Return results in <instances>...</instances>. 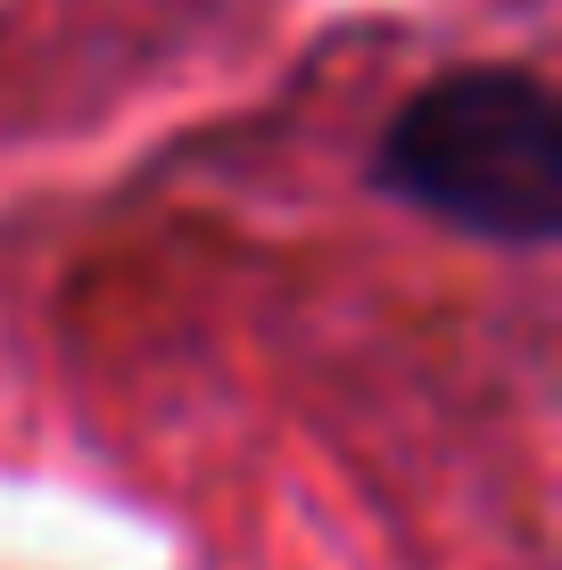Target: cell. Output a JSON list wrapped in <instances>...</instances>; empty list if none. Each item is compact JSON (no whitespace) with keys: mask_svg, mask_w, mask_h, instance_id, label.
Wrapping results in <instances>:
<instances>
[{"mask_svg":"<svg viewBox=\"0 0 562 570\" xmlns=\"http://www.w3.org/2000/svg\"><path fill=\"white\" fill-rule=\"evenodd\" d=\"M364 183L390 207L480 248H546L562 232V116L530 67H447L381 125Z\"/></svg>","mask_w":562,"mask_h":570,"instance_id":"1","label":"cell"}]
</instances>
